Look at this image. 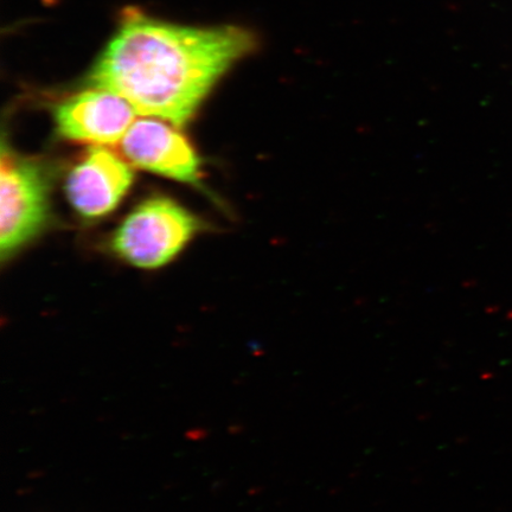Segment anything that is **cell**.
<instances>
[{
  "label": "cell",
  "instance_id": "obj_1",
  "mask_svg": "<svg viewBox=\"0 0 512 512\" xmlns=\"http://www.w3.org/2000/svg\"><path fill=\"white\" fill-rule=\"evenodd\" d=\"M259 48L258 34L238 25L183 27L130 10L89 83L120 95L139 114L182 127L222 76Z\"/></svg>",
  "mask_w": 512,
  "mask_h": 512
},
{
  "label": "cell",
  "instance_id": "obj_2",
  "mask_svg": "<svg viewBox=\"0 0 512 512\" xmlns=\"http://www.w3.org/2000/svg\"><path fill=\"white\" fill-rule=\"evenodd\" d=\"M201 227V221L175 201L150 198L120 224L111 247L128 264L153 270L174 259Z\"/></svg>",
  "mask_w": 512,
  "mask_h": 512
},
{
  "label": "cell",
  "instance_id": "obj_3",
  "mask_svg": "<svg viewBox=\"0 0 512 512\" xmlns=\"http://www.w3.org/2000/svg\"><path fill=\"white\" fill-rule=\"evenodd\" d=\"M0 256L10 259L46 228L50 177L46 165L3 144L0 160Z\"/></svg>",
  "mask_w": 512,
  "mask_h": 512
},
{
  "label": "cell",
  "instance_id": "obj_4",
  "mask_svg": "<svg viewBox=\"0 0 512 512\" xmlns=\"http://www.w3.org/2000/svg\"><path fill=\"white\" fill-rule=\"evenodd\" d=\"M175 127L156 118L136 121L123 138L124 155L139 169L177 182L200 185V159Z\"/></svg>",
  "mask_w": 512,
  "mask_h": 512
},
{
  "label": "cell",
  "instance_id": "obj_5",
  "mask_svg": "<svg viewBox=\"0 0 512 512\" xmlns=\"http://www.w3.org/2000/svg\"><path fill=\"white\" fill-rule=\"evenodd\" d=\"M134 108L120 95L92 88L56 107L54 117L61 137L80 143L113 144L123 140L133 124Z\"/></svg>",
  "mask_w": 512,
  "mask_h": 512
},
{
  "label": "cell",
  "instance_id": "obj_6",
  "mask_svg": "<svg viewBox=\"0 0 512 512\" xmlns=\"http://www.w3.org/2000/svg\"><path fill=\"white\" fill-rule=\"evenodd\" d=\"M133 172L123 159L104 147H92L67 179L70 204L86 219L110 214L131 188Z\"/></svg>",
  "mask_w": 512,
  "mask_h": 512
}]
</instances>
